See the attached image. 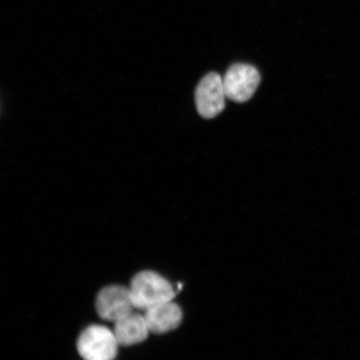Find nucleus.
I'll list each match as a JSON object with an SVG mask.
<instances>
[{"mask_svg":"<svg viewBox=\"0 0 360 360\" xmlns=\"http://www.w3.org/2000/svg\"><path fill=\"white\" fill-rule=\"evenodd\" d=\"M129 290L134 309L143 312L173 300L175 296L172 285L160 274L150 270L137 274L130 283Z\"/></svg>","mask_w":360,"mask_h":360,"instance_id":"nucleus-1","label":"nucleus"},{"mask_svg":"<svg viewBox=\"0 0 360 360\" xmlns=\"http://www.w3.org/2000/svg\"><path fill=\"white\" fill-rule=\"evenodd\" d=\"M114 331L105 326H90L81 333L77 341L79 354L88 360H110L119 347Z\"/></svg>","mask_w":360,"mask_h":360,"instance_id":"nucleus-2","label":"nucleus"},{"mask_svg":"<svg viewBox=\"0 0 360 360\" xmlns=\"http://www.w3.org/2000/svg\"><path fill=\"white\" fill-rule=\"evenodd\" d=\"M260 83V75L253 65L238 63L223 78L225 94L229 101L244 103L253 97Z\"/></svg>","mask_w":360,"mask_h":360,"instance_id":"nucleus-3","label":"nucleus"},{"mask_svg":"<svg viewBox=\"0 0 360 360\" xmlns=\"http://www.w3.org/2000/svg\"><path fill=\"white\" fill-rule=\"evenodd\" d=\"M226 98L223 79L217 73L205 75L198 84L195 103L202 118L213 119L219 115L224 109Z\"/></svg>","mask_w":360,"mask_h":360,"instance_id":"nucleus-4","label":"nucleus"},{"mask_svg":"<svg viewBox=\"0 0 360 360\" xmlns=\"http://www.w3.org/2000/svg\"><path fill=\"white\" fill-rule=\"evenodd\" d=\"M96 310L101 319L114 323L131 314L134 307L129 288L121 285L103 288L97 296Z\"/></svg>","mask_w":360,"mask_h":360,"instance_id":"nucleus-5","label":"nucleus"},{"mask_svg":"<svg viewBox=\"0 0 360 360\" xmlns=\"http://www.w3.org/2000/svg\"><path fill=\"white\" fill-rule=\"evenodd\" d=\"M146 321L148 330L154 334H165L177 328L182 322L181 309L173 300L157 304L146 310Z\"/></svg>","mask_w":360,"mask_h":360,"instance_id":"nucleus-6","label":"nucleus"},{"mask_svg":"<svg viewBox=\"0 0 360 360\" xmlns=\"http://www.w3.org/2000/svg\"><path fill=\"white\" fill-rule=\"evenodd\" d=\"M114 333L120 345L130 346L145 341L150 331L145 315L133 311L115 323Z\"/></svg>","mask_w":360,"mask_h":360,"instance_id":"nucleus-7","label":"nucleus"}]
</instances>
